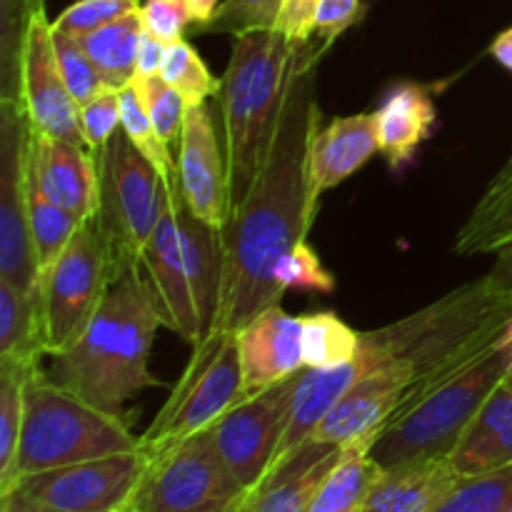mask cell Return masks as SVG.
<instances>
[{
    "mask_svg": "<svg viewBox=\"0 0 512 512\" xmlns=\"http://www.w3.org/2000/svg\"><path fill=\"white\" fill-rule=\"evenodd\" d=\"M328 48L318 38L298 43L288 100L263 170L220 230L223 280L213 330L238 333L280 305L285 293L275 283V268L295 245L308 243L320 205L310 183V145L320 128L315 73Z\"/></svg>",
    "mask_w": 512,
    "mask_h": 512,
    "instance_id": "cell-1",
    "label": "cell"
},
{
    "mask_svg": "<svg viewBox=\"0 0 512 512\" xmlns=\"http://www.w3.org/2000/svg\"><path fill=\"white\" fill-rule=\"evenodd\" d=\"M160 325L163 320L138 260L118 263L93 323L78 343L48 355L45 375L95 408L125 418V405L158 385L150 373V348Z\"/></svg>",
    "mask_w": 512,
    "mask_h": 512,
    "instance_id": "cell-2",
    "label": "cell"
},
{
    "mask_svg": "<svg viewBox=\"0 0 512 512\" xmlns=\"http://www.w3.org/2000/svg\"><path fill=\"white\" fill-rule=\"evenodd\" d=\"M512 318V303L488 283L475 280L443 295L420 313L370 330L360 343L365 365H400L413 380L403 408L443 383L460 368L488 353Z\"/></svg>",
    "mask_w": 512,
    "mask_h": 512,
    "instance_id": "cell-3",
    "label": "cell"
},
{
    "mask_svg": "<svg viewBox=\"0 0 512 512\" xmlns=\"http://www.w3.org/2000/svg\"><path fill=\"white\" fill-rule=\"evenodd\" d=\"M298 43L283 30H260L233 38L228 68L215 93L230 213L245 200L270 153L293 75Z\"/></svg>",
    "mask_w": 512,
    "mask_h": 512,
    "instance_id": "cell-4",
    "label": "cell"
},
{
    "mask_svg": "<svg viewBox=\"0 0 512 512\" xmlns=\"http://www.w3.org/2000/svg\"><path fill=\"white\" fill-rule=\"evenodd\" d=\"M140 270L163 328L190 345L213 333L223 280L220 230L188 208L178 175L165 180L163 213L140 253Z\"/></svg>",
    "mask_w": 512,
    "mask_h": 512,
    "instance_id": "cell-5",
    "label": "cell"
},
{
    "mask_svg": "<svg viewBox=\"0 0 512 512\" xmlns=\"http://www.w3.org/2000/svg\"><path fill=\"white\" fill-rule=\"evenodd\" d=\"M138 448L140 438L133 435L128 420L95 408L88 400L55 385L43 368H35L25 380L18 455L0 495L8 493L15 480L25 475Z\"/></svg>",
    "mask_w": 512,
    "mask_h": 512,
    "instance_id": "cell-6",
    "label": "cell"
},
{
    "mask_svg": "<svg viewBox=\"0 0 512 512\" xmlns=\"http://www.w3.org/2000/svg\"><path fill=\"white\" fill-rule=\"evenodd\" d=\"M510 368L512 350L495 343L488 353L400 410L378 433L370 458L383 470L415 460L450 458L480 408L505 383Z\"/></svg>",
    "mask_w": 512,
    "mask_h": 512,
    "instance_id": "cell-7",
    "label": "cell"
},
{
    "mask_svg": "<svg viewBox=\"0 0 512 512\" xmlns=\"http://www.w3.org/2000/svg\"><path fill=\"white\" fill-rule=\"evenodd\" d=\"M115 270L118 260L98 218L85 220L60 258L40 275L38 313L45 355L63 353L83 338Z\"/></svg>",
    "mask_w": 512,
    "mask_h": 512,
    "instance_id": "cell-8",
    "label": "cell"
},
{
    "mask_svg": "<svg viewBox=\"0 0 512 512\" xmlns=\"http://www.w3.org/2000/svg\"><path fill=\"white\" fill-rule=\"evenodd\" d=\"M243 395L245 380L238 333L213 330L208 338L193 345V355L183 375L148 430L140 435V448L158 453L178 440L213 428Z\"/></svg>",
    "mask_w": 512,
    "mask_h": 512,
    "instance_id": "cell-9",
    "label": "cell"
},
{
    "mask_svg": "<svg viewBox=\"0 0 512 512\" xmlns=\"http://www.w3.org/2000/svg\"><path fill=\"white\" fill-rule=\"evenodd\" d=\"M248 495L208 428L150 453L148 468L123 512H228Z\"/></svg>",
    "mask_w": 512,
    "mask_h": 512,
    "instance_id": "cell-10",
    "label": "cell"
},
{
    "mask_svg": "<svg viewBox=\"0 0 512 512\" xmlns=\"http://www.w3.org/2000/svg\"><path fill=\"white\" fill-rule=\"evenodd\" d=\"M98 223L118 263L138 260L165 205V178L123 128L95 153Z\"/></svg>",
    "mask_w": 512,
    "mask_h": 512,
    "instance_id": "cell-11",
    "label": "cell"
},
{
    "mask_svg": "<svg viewBox=\"0 0 512 512\" xmlns=\"http://www.w3.org/2000/svg\"><path fill=\"white\" fill-rule=\"evenodd\" d=\"M148 460V450L138 448L63 465L15 480L8 493L50 512H123L148 468Z\"/></svg>",
    "mask_w": 512,
    "mask_h": 512,
    "instance_id": "cell-12",
    "label": "cell"
},
{
    "mask_svg": "<svg viewBox=\"0 0 512 512\" xmlns=\"http://www.w3.org/2000/svg\"><path fill=\"white\" fill-rule=\"evenodd\" d=\"M30 123L23 100L0 98V283L38 295L40 270L35 263L28 220V170Z\"/></svg>",
    "mask_w": 512,
    "mask_h": 512,
    "instance_id": "cell-13",
    "label": "cell"
},
{
    "mask_svg": "<svg viewBox=\"0 0 512 512\" xmlns=\"http://www.w3.org/2000/svg\"><path fill=\"white\" fill-rule=\"evenodd\" d=\"M300 373V370H298ZM298 373L260 393L243 395L210 428L218 453L248 493H253L278 460L280 440L288 428L290 400Z\"/></svg>",
    "mask_w": 512,
    "mask_h": 512,
    "instance_id": "cell-14",
    "label": "cell"
},
{
    "mask_svg": "<svg viewBox=\"0 0 512 512\" xmlns=\"http://www.w3.org/2000/svg\"><path fill=\"white\" fill-rule=\"evenodd\" d=\"M20 100L33 133L85 145L80 108L60 75L53 48V20H48L45 8L35 10L25 35L20 60Z\"/></svg>",
    "mask_w": 512,
    "mask_h": 512,
    "instance_id": "cell-15",
    "label": "cell"
},
{
    "mask_svg": "<svg viewBox=\"0 0 512 512\" xmlns=\"http://www.w3.org/2000/svg\"><path fill=\"white\" fill-rule=\"evenodd\" d=\"M175 168L188 208L210 228L223 230L230 220L228 165L208 100L188 105Z\"/></svg>",
    "mask_w": 512,
    "mask_h": 512,
    "instance_id": "cell-16",
    "label": "cell"
},
{
    "mask_svg": "<svg viewBox=\"0 0 512 512\" xmlns=\"http://www.w3.org/2000/svg\"><path fill=\"white\" fill-rule=\"evenodd\" d=\"M410 390L413 380L400 365H375L355 380L310 440L345 448L358 440L375 438L403 410Z\"/></svg>",
    "mask_w": 512,
    "mask_h": 512,
    "instance_id": "cell-17",
    "label": "cell"
},
{
    "mask_svg": "<svg viewBox=\"0 0 512 512\" xmlns=\"http://www.w3.org/2000/svg\"><path fill=\"white\" fill-rule=\"evenodd\" d=\"M238 353L243 365L245 395L283 383L305 368L303 318L285 313L280 305L263 310L238 330Z\"/></svg>",
    "mask_w": 512,
    "mask_h": 512,
    "instance_id": "cell-18",
    "label": "cell"
},
{
    "mask_svg": "<svg viewBox=\"0 0 512 512\" xmlns=\"http://www.w3.org/2000/svg\"><path fill=\"white\" fill-rule=\"evenodd\" d=\"M28 160L50 200L85 223L98 215V165L88 145L45 138L30 130Z\"/></svg>",
    "mask_w": 512,
    "mask_h": 512,
    "instance_id": "cell-19",
    "label": "cell"
},
{
    "mask_svg": "<svg viewBox=\"0 0 512 512\" xmlns=\"http://www.w3.org/2000/svg\"><path fill=\"white\" fill-rule=\"evenodd\" d=\"M380 153L395 173L408 168L438 120L433 95L418 83L390 85L373 110Z\"/></svg>",
    "mask_w": 512,
    "mask_h": 512,
    "instance_id": "cell-20",
    "label": "cell"
},
{
    "mask_svg": "<svg viewBox=\"0 0 512 512\" xmlns=\"http://www.w3.org/2000/svg\"><path fill=\"white\" fill-rule=\"evenodd\" d=\"M380 150L373 113H355L318 128L310 145V183L315 198L338 188Z\"/></svg>",
    "mask_w": 512,
    "mask_h": 512,
    "instance_id": "cell-21",
    "label": "cell"
},
{
    "mask_svg": "<svg viewBox=\"0 0 512 512\" xmlns=\"http://www.w3.org/2000/svg\"><path fill=\"white\" fill-rule=\"evenodd\" d=\"M343 448L308 440L295 453L270 468L263 483L250 493L258 512H310L315 493L330 473Z\"/></svg>",
    "mask_w": 512,
    "mask_h": 512,
    "instance_id": "cell-22",
    "label": "cell"
},
{
    "mask_svg": "<svg viewBox=\"0 0 512 512\" xmlns=\"http://www.w3.org/2000/svg\"><path fill=\"white\" fill-rule=\"evenodd\" d=\"M368 370L365 360L355 358L350 363L335 365V368H303L295 378L293 400H290L288 428L280 440L278 460L288 458L290 453L308 443L318 425L330 415V410L340 403L345 393L353 388L355 380Z\"/></svg>",
    "mask_w": 512,
    "mask_h": 512,
    "instance_id": "cell-23",
    "label": "cell"
},
{
    "mask_svg": "<svg viewBox=\"0 0 512 512\" xmlns=\"http://www.w3.org/2000/svg\"><path fill=\"white\" fill-rule=\"evenodd\" d=\"M448 458L415 460L385 468L360 512H435L460 485Z\"/></svg>",
    "mask_w": 512,
    "mask_h": 512,
    "instance_id": "cell-24",
    "label": "cell"
},
{
    "mask_svg": "<svg viewBox=\"0 0 512 512\" xmlns=\"http://www.w3.org/2000/svg\"><path fill=\"white\" fill-rule=\"evenodd\" d=\"M450 465L463 478L490 473L512 463V385L503 383L480 408L458 448L450 453Z\"/></svg>",
    "mask_w": 512,
    "mask_h": 512,
    "instance_id": "cell-25",
    "label": "cell"
},
{
    "mask_svg": "<svg viewBox=\"0 0 512 512\" xmlns=\"http://www.w3.org/2000/svg\"><path fill=\"white\" fill-rule=\"evenodd\" d=\"M512 240V153L495 178L485 185L483 195L468 220L460 225L455 250L460 255L498 253Z\"/></svg>",
    "mask_w": 512,
    "mask_h": 512,
    "instance_id": "cell-26",
    "label": "cell"
},
{
    "mask_svg": "<svg viewBox=\"0 0 512 512\" xmlns=\"http://www.w3.org/2000/svg\"><path fill=\"white\" fill-rule=\"evenodd\" d=\"M375 438L345 445L338 463L330 468V473L320 483L310 512H360L375 480L383 473V468L370 458Z\"/></svg>",
    "mask_w": 512,
    "mask_h": 512,
    "instance_id": "cell-27",
    "label": "cell"
},
{
    "mask_svg": "<svg viewBox=\"0 0 512 512\" xmlns=\"http://www.w3.org/2000/svg\"><path fill=\"white\" fill-rule=\"evenodd\" d=\"M143 33V18H140V10H135V13L80 38L85 53L98 68L105 88L123 90L125 85H133L138 80V50Z\"/></svg>",
    "mask_w": 512,
    "mask_h": 512,
    "instance_id": "cell-28",
    "label": "cell"
},
{
    "mask_svg": "<svg viewBox=\"0 0 512 512\" xmlns=\"http://www.w3.org/2000/svg\"><path fill=\"white\" fill-rule=\"evenodd\" d=\"M48 358L40 330L38 295L15 290L0 283V360L20 365H40Z\"/></svg>",
    "mask_w": 512,
    "mask_h": 512,
    "instance_id": "cell-29",
    "label": "cell"
},
{
    "mask_svg": "<svg viewBox=\"0 0 512 512\" xmlns=\"http://www.w3.org/2000/svg\"><path fill=\"white\" fill-rule=\"evenodd\" d=\"M25 193H28V220L35 263H38L40 275H43L60 258V253L68 248V243L83 223L65 208H60L55 200L48 198V193L40 188L33 168H30V160L28 170H25Z\"/></svg>",
    "mask_w": 512,
    "mask_h": 512,
    "instance_id": "cell-30",
    "label": "cell"
},
{
    "mask_svg": "<svg viewBox=\"0 0 512 512\" xmlns=\"http://www.w3.org/2000/svg\"><path fill=\"white\" fill-rule=\"evenodd\" d=\"M363 335L335 313H310L303 318L305 368H335L358 358Z\"/></svg>",
    "mask_w": 512,
    "mask_h": 512,
    "instance_id": "cell-31",
    "label": "cell"
},
{
    "mask_svg": "<svg viewBox=\"0 0 512 512\" xmlns=\"http://www.w3.org/2000/svg\"><path fill=\"white\" fill-rule=\"evenodd\" d=\"M40 365H20L0 360V488L10 480L18 455L25 410V380Z\"/></svg>",
    "mask_w": 512,
    "mask_h": 512,
    "instance_id": "cell-32",
    "label": "cell"
},
{
    "mask_svg": "<svg viewBox=\"0 0 512 512\" xmlns=\"http://www.w3.org/2000/svg\"><path fill=\"white\" fill-rule=\"evenodd\" d=\"M120 128L128 135L130 143H133L135 148L160 170V175H163L165 180L178 175L175 155L160 143L153 120H150L148 108H145V100L138 83L125 85V88L120 90Z\"/></svg>",
    "mask_w": 512,
    "mask_h": 512,
    "instance_id": "cell-33",
    "label": "cell"
},
{
    "mask_svg": "<svg viewBox=\"0 0 512 512\" xmlns=\"http://www.w3.org/2000/svg\"><path fill=\"white\" fill-rule=\"evenodd\" d=\"M512 505V463L460 480L435 512H505Z\"/></svg>",
    "mask_w": 512,
    "mask_h": 512,
    "instance_id": "cell-34",
    "label": "cell"
},
{
    "mask_svg": "<svg viewBox=\"0 0 512 512\" xmlns=\"http://www.w3.org/2000/svg\"><path fill=\"white\" fill-rule=\"evenodd\" d=\"M285 0H220L218 10L205 25H198L200 33L238 35L260 33V30H280Z\"/></svg>",
    "mask_w": 512,
    "mask_h": 512,
    "instance_id": "cell-35",
    "label": "cell"
},
{
    "mask_svg": "<svg viewBox=\"0 0 512 512\" xmlns=\"http://www.w3.org/2000/svg\"><path fill=\"white\" fill-rule=\"evenodd\" d=\"M163 78L188 100V105L205 103L208 98H215L220 88V80H215V75L210 73V68L200 58L198 50L185 38L168 45Z\"/></svg>",
    "mask_w": 512,
    "mask_h": 512,
    "instance_id": "cell-36",
    "label": "cell"
},
{
    "mask_svg": "<svg viewBox=\"0 0 512 512\" xmlns=\"http://www.w3.org/2000/svg\"><path fill=\"white\" fill-rule=\"evenodd\" d=\"M135 83H138L140 93H143L145 108H148L160 143L175 155L178 153L180 135H183L185 115H188V100L163 75H158V78H140Z\"/></svg>",
    "mask_w": 512,
    "mask_h": 512,
    "instance_id": "cell-37",
    "label": "cell"
},
{
    "mask_svg": "<svg viewBox=\"0 0 512 512\" xmlns=\"http://www.w3.org/2000/svg\"><path fill=\"white\" fill-rule=\"evenodd\" d=\"M53 48H55V58H58L60 75H63L70 95H73V100L80 108V105L93 100L95 95L105 88L103 78H100L98 68L93 65L90 55L85 53L80 38L53 28Z\"/></svg>",
    "mask_w": 512,
    "mask_h": 512,
    "instance_id": "cell-38",
    "label": "cell"
},
{
    "mask_svg": "<svg viewBox=\"0 0 512 512\" xmlns=\"http://www.w3.org/2000/svg\"><path fill=\"white\" fill-rule=\"evenodd\" d=\"M275 283L283 293L288 290H308V293L328 295L335 290V278L323 263L318 253L308 243H300L285 255L275 268Z\"/></svg>",
    "mask_w": 512,
    "mask_h": 512,
    "instance_id": "cell-39",
    "label": "cell"
},
{
    "mask_svg": "<svg viewBox=\"0 0 512 512\" xmlns=\"http://www.w3.org/2000/svg\"><path fill=\"white\" fill-rule=\"evenodd\" d=\"M135 10H140V0H75L53 20V28L85 38Z\"/></svg>",
    "mask_w": 512,
    "mask_h": 512,
    "instance_id": "cell-40",
    "label": "cell"
},
{
    "mask_svg": "<svg viewBox=\"0 0 512 512\" xmlns=\"http://www.w3.org/2000/svg\"><path fill=\"white\" fill-rule=\"evenodd\" d=\"M80 130L93 153L105 148L120 130V90L103 88L93 100L80 105Z\"/></svg>",
    "mask_w": 512,
    "mask_h": 512,
    "instance_id": "cell-41",
    "label": "cell"
},
{
    "mask_svg": "<svg viewBox=\"0 0 512 512\" xmlns=\"http://www.w3.org/2000/svg\"><path fill=\"white\" fill-rule=\"evenodd\" d=\"M145 33L155 35L163 43L183 40L185 30L195 23L188 0H143L140 3Z\"/></svg>",
    "mask_w": 512,
    "mask_h": 512,
    "instance_id": "cell-42",
    "label": "cell"
},
{
    "mask_svg": "<svg viewBox=\"0 0 512 512\" xmlns=\"http://www.w3.org/2000/svg\"><path fill=\"white\" fill-rule=\"evenodd\" d=\"M360 18H363V0H320L313 18V38L333 45Z\"/></svg>",
    "mask_w": 512,
    "mask_h": 512,
    "instance_id": "cell-43",
    "label": "cell"
},
{
    "mask_svg": "<svg viewBox=\"0 0 512 512\" xmlns=\"http://www.w3.org/2000/svg\"><path fill=\"white\" fill-rule=\"evenodd\" d=\"M320 0H285L283 18H280V30L288 35L293 43L313 38V18Z\"/></svg>",
    "mask_w": 512,
    "mask_h": 512,
    "instance_id": "cell-44",
    "label": "cell"
},
{
    "mask_svg": "<svg viewBox=\"0 0 512 512\" xmlns=\"http://www.w3.org/2000/svg\"><path fill=\"white\" fill-rule=\"evenodd\" d=\"M165 53H168V43L158 40L155 35L143 33V38H140V50H138V80L158 78V75H163Z\"/></svg>",
    "mask_w": 512,
    "mask_h": 512,
    "instance_id": "cell-45",
    "label": "cell"
},
{
    "mask_svg": "<svg viewBox=\"0 0 512 512\" xmlns=\"http://www.w3.org/2000/svg\"><path fill=\"white\" fill-rule=\"evenodd\" d=\"M485 283L512 303V240L495 253V263L485 275Z\"/></svg>",
    "mask_w": 512,
    "mask_h": 512,
    "instance_id": "cell-46",
    "label": "cell"
},
{
    "mask_svg": "<svg viewBox=\"0 0 512 512\" xmlns=\"http://www.w3.org/2000/svg\"><path fill=\"white\" fill-rule=\"evenodd\" d=\"M490 55H493L505 70H510L512 73V25L510 28H505L503 33H498V38H495L493 45H490Z\"/></svg>",
    "mask_w": 512,
    "mask_h": 512,
    "instance_id": "cell-47",
    "label": "cell"
},
{
    "mask_svg": "<svg viewBox=\"0 0 512 512\" xmlns=\"http://www.w3.org/2000/svg\"><path fill=\"white\" fill-rule=\"evenodd\" d=\"M0 512H50V510L38 508V505L28 503V500L20 498V495L8 493V495H0Z\"/></svg>",
    "mask_w": 512,
    "mask_h": 512,
    "instance_id": "cell-48",
    "label": "cell"
},
{
    "mask_svg": "<svg viewBox=\"0 0 512 512\" xmlns=\"http://www.w3.org/2000/svg\"><path fill=\"white\" fill-rule=\"evenodd\" d=\"M188 5H190V13H193L195 28H198V25H205L210 18H213L220 0H188Z\"/></svg>",
    "mask_w": 512,
    "mask_h": 512,
    "instance_id": "cell-49",
    "label": "cell"
},
{
    "mask_svg": "<svg viewBox=\"0 0 512 512\" xmlns=\"http://www.w3.org/2000/svg\"><path fill=\"white\" fill-rule=\"evenodd\" d=\"M228 512H258L255 510V505H253V500H250V495L245 500H240L238 505H235L233 510H228Z\"/></svg>",
    "mask_w": 512,
    "mask_h": 512,
    "instance_id": "cell-50",
    "label": "cell"
},
{
    "mask_svg": "<svg viewBox=\"0 0 512 512\" xmlns=\"http://www.w3.org/2000/svg\"><path fill=\"white\" fill-rule=\"evenodd\" d=\"M505 383H510V385H512V368H510V373H508V378H505Z\"/></svg>",
    "mask_w": 512,
    "mask_h": 512,
    "instance_id": "cell-51",
    "label": "cell"
},
{
    "mask_svg": "<svg viewBox=\"0 0 512 512\" xmlns=\"http://www.w3.org/2000/svg\"><path fill=\"white\" fill-rule=\"evenodd\" d=\"M505 512H512V505H510V508H508V510H505Z\"/></svg>",
    "mask_w": 512,
    "mask_h": 512,
    "instance_id": "cell-52",
    "label": "cell"
}]
</instances>
